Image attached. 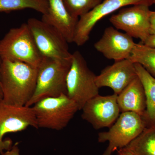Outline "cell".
Wrapping results in <instances>:
<instances>
[{"instance_id":"cb8c5ba5","label":"cell","mask_w":155,"mask_h":155,"mask_svg":"<svg viewBox=\"0 0 155 155\" xmlns=\"http://www.w3.org/2000/svg\"><path fill=\"white\" fill-rule=\"evenodd\" d=\"M17 143L12 147L10 150L7 151V152L11 155H19V150Z\"/></svg>"},{"instance_id":"e0dca14e","label":"cell","mask_w":155,"mask_h":155,"mask_svg":"<svg viewBox=\"0 0 155 155\" xmlns=\"http://www.w3.org/2000/svg\"><path fill=\"white\" fill-rule=\"evenodd\" d=\"M125 147L135 155H155V125L146 127Z\"/></svg>"},{"instance_id":"5b68a950","label":"cell","mask_w":155,"mask_h":155,"mask_svg":"<svg viewBox=\"0 0 155 155\" xmlns=\"http://www.w3.org/2000/svg\"><path fill=\"white\" fill-rule=\"evenodd\" d=\"M96 76L80 52L75 51L72 54L67 78V95L77 104L79 110L87 101L99 94Z\"/></svg>"},{"instance_id":"ffe728a7","label":"cell","mask_w":155,"mask_h":155,"mask_svg":"<svg viewBox=\"0 0 155 155\" xmlns=\"http://www.w3.org/2000/svg\"><path fill=\"white\" fill-rule=\"evenodd\" d=\"M103 0H63L69 14L74 18L79 19L92 11Z\"/></svg>"},{"instance_id":"7c38bea8","label":"cell","mask_w":155,"mask_h":155,"mask_svg":"<svg viewBox=\"0 0 155 155\" xmlns=\"http://www.w3.org/2000/svg\"><path fill=\"white\" fill-rule=\"evenodd\" d=\"M135 44L133 38L127 34L110 26L105 29L94 47L106 58L115 62L128 59Z\"/></svg>"},{"instance_id":"6da1fadb","label":"cell","mask_w":155,"mask_h":155,"mask_svg":"<svg viewBox=\"0 0 155 155\" xmlns=\"http://www.w3.org/2000/svg\"><path fill=\"white\" fill-rule=\"evenodd\" d=\"M38 68L19 61L2 60L0 83L3 101L17 107L25 106L35 92Z\"/></svg>"},{"instance_id":"603a6c76","label":"cell","mask_w":155,"mask_h":155,"mask_svg":"<svg viewBox=\"0 0 155 155\" xmlns=\"http://www.w3.org/2000/svg\"><path fill=\"white\" fill-rule=\"evenodd\" d=\"M118 155H135L126 147L122 148L117 150Z\"/></svg>"},{"instance_id":"d4e9b609","label":"cell","mask_w":155,"mask_h":155,"mask_svg":"<svg viewBox=\"0 0 155 155\" xmlns=\"http://www.w3.org/2000/svg\"><path fill=\"white\" fill-rule=\"evenodd\" d=\"M2 87H1V83H0V99H2Z\"/></svg>"},{"instance_id":"d6986e66","label":"cell","mask_w":155,"mask_h":155,"mask_svg":"<svg viewBox=\"0 0 155 155\" xmlns=\"http://www.w3.org/2000/svg\"><path fill=\"white\" fill-rule=\"evenodd\" d=\"M48 8V0H0V13L29 8L45 15Z\"/></svg>"},{"instance_id":"2e32d148","label":"cell","mask_w":155,"mask_h":155,"mask_svg":"<svg viewBox=\"0 0 155 155\" xmlns=\"http://www.w3.org/2000/svg\"><path fill=\"white\" fill-rule=\"evenodd\" d=\"M137 74L144 88L146 110L143 118L147 127L155 125V78L140 64L134 63Z\"/></svg>"},{"instance_id":"ba28073f","label":"cell","mask_w":155,"mask_h":155,"mask_svg":"<svg viewBox=\"0 0 155 155\" xmlns=\"http://www.w3.org/2000/svg\"><path fill=\"white\" fill-rule=\"evenodd\" d=\"M38 129L35 114L32 107H17L5 104L0 99V153L12 148L11 139L3 140L8 133H16L28 127Z\"/></svg>"},{"instance_id":"9a60e30c","label":"cell","mask_w":155,"mask_h":155,"mask_svg":"<svg viewBox=\"0 0 155 155\" xmlns=\"http://www.w3.org/2000/svg\"><path fill=\"white\" fill-rule=\"evenodd\" d=\"M120 112H131L144 116L146 99L144 88L137 76L120 93L117 95Z\"/></svg>"},{"instance_id":"7a4b0ae2","label":"cell","mask_w":155,"mask_h":155,"mask_svg":"<svg viewBox=\"0 0 155 155\" xmlns=\"http://www.w3.org/2000/svg\"><path fill=\"white\" fill-rule=\"evenodd\" d=\"M72 60H61L44 56L38 67L35 92L25 106L32 107L45 98L67 94V78Z\"/></svg>"},{"instance_id":"52a82bcc","label":"cell","mask_w":155,"mask_h":155,"mask_svg":"<svg viewBox=\"0 0 155 155\" xmlns=\"http://www.w3.org/2000/svg\"><path fill=\"white\" fill-rule=\"evenodd\" d=\"M27 23L43 56L61 60L72 59L68 42L58 28L36 18H30Z\"/></svg>"},{"instance_id":"44dd1931","label":"cell","mask_w":155,"mask_h":155,"mask_svg":"<svg viewBox=\"0 0 155 155\" xmlns=\"http://www.w3.org/2000/svg\"><path fill=\"white\" fill-rule=\"evenodd\" d=\"M150 35H155V11H151L150 16Z\"/></svg>"},{"instance_id":"ac0fdd59","label":"cell","mask_w":155,"mask_h":155,"mask_svg":"<svg viewBox=\"0 0 155 155\" xmlns=\"http://www.w3.org/2000/svg\"><path fill=\"white\" fill-rule=\"evenodd\" d=\"M128 59L133 63L141 65L155 78V48L136 43Z\"/></svg>"},{"instance_id":"277c9868","label":"cell","mask_w":155,"mask_h":155,"mask_svg":"<svg viewBox=\"0 0 155 155\" xmlns=\"http://www.w3.org/2000/svg\"><path fill=\"white\" fill-rule=\"evenodd\" d=\"M39 128L60 130L69 124L79 108L67 94L43 99L32 106Z\"/></svg>"},{"instance_id":"8fae6325","label":"cell","mask_w":155,"mask_h":155,"mask_svg":"<svg viewBox=\"0 0 155 155\" xmlns=\"http://www.w3.org/2000/svg\"><path fill=\"white\" fill-rule=\"evenodd\" d=\"M117 95L101 96L89 100L82 107L81 118L95 129L110 127L120 114Z\"/></svg>"},{"instance_id":"f1b7e54d","label":"cell","mask_w":155,"mask_h":155,"mask_svg":"<svg viewBox=\"0 0 155 155\" xmlns=\"http://www.w3.org/2000/svg\"><path fill=\"white\" fill-rule=\"evenodd\" d=\"M0 155H3V154H2L0 153Z\"/></svg>"},{"instance_id":"7402d4cb","label":"cell","mask_w":155,"mask_h":155,"mask_svg":"<svg viewBox=\"0 0 155 155\" xmlns=\"http://www.w3.org/2000/svg\"><path fill=\"white\" fill-rule=\"evenodd\" d=\"M143 44L155 48V35H150Z\"/></svg>"},{"instance_id":"8992f818","label":"cell","mask_w":155,"mask_h":155,"mask_svg":"<svg viewBox=\"0 0 155 155\" xmlns=\"http://www.w3.org/2000/svg\"><path fill=\"white\" fill-rule=\"evenodd\" d=\"M147 127L143 117L136 113L123 112L107 131L98 135L99 143L109 142L103 155H112L115 151L125 147Z\"/></svg>"},{"instance_id":"3957f363","label":"cell","mask_w":155,"mask_h":155,"mask_svg":"<svg viewBox=\"0 0 155 155\" xmlns=\"http://www.w3.org/2000/svg\"><path fill=\"white\" fill-rule=\"evenodd\" d=\"M43 58L27 23L11 28L0 40L2 61H19L38 68Z\"/></svg>"},{"instance_id":"484cf974","label":"cell","mask_w":155,"mask_h":155,"mask_svg":"<svg viewBox=\"0 0 155 155\" xmlns=\"http://www.w3.org/2000/svg\"><path fill=\"white\" fill-rule=\"evenodd\" d=\"M3 155H11L10 154H9V153H8L6 152V153H4L3 154Z\"/></svg>"},{"instance_id":"4316f807","label":"cell","mask_w":155,"mask_h":155,"mask_svg":"<svg viewBox=\"0 0 155 155\" xmlns=\"http://www.w3.org/2000/svg\"><path fill=\"white\" fill-rule=\"evenodd\" d=\"M153 4H154V5H155V0H154Z\"/></svg>"},{"instance_id":"4fadbf2b","label":"cell","mask_w":155,"mask_h":155,"mask_svg":"<svg viewBox=\"0 0 155 155\" xmlns=\"http://www.w3.org/2000/svg\"><path fill=\"white\" fill-rule=\"evenodd\" d=\"M134 64L129 59L115 61L103 69L97 75L96 82L99 88L107 87L118 95L137 77Z\"/></svg>"},{"instance_id":"9c48e42d","label":"cell","mask_w":155,"mask_h":155,"mask_svg":"<svg viewBox=\"0 0 155 155\" xmlns=\"http://www.w3.org/2000/svg\"><path fill=\"white\" fill-rule=\"evenodd\" d=\"M154 0H103L95 8L78 19L75 28L73 42L78 46L88 41L93 28L100 20L123 7L134 5L148 6L153 4Z\"/></svg>"},{"instance_id":"83f0119b","label":"cell","mask_w":155,"mask_h":155,"mask_svg":"<svg viewBox=\"0 0 155 155\" xmlns=\"http://www.w3.org/2000/svg\"><path fill=\"white\" fill-rule=\"evenodd\" d=\"M1 62H2V60H1V59H0V64H1Z\"/></svg>"},{"instance_id":"30bf717a","label":"cell","mask_w":155,"mask_h":155,"mask_svg":"<svg viewBox=\"0 0 155 155\" xmlns=\"http://www.w3.org/2000/svg\"><path fill=\"white\" fill-rule=\"evenodd\" d=\"M149 7L137 5L122 8L117 14L112 15L109 20L116 29L123 31L132 38L140 39L141 43L144 44L150 35L151 11Z\"/></svg>"},{"instance_id":"5bb4252c","label":"cell","mask_w":155,"mask_h":155,"mask_svg":"<svg viewBox=\"0 0 155 155\" xmlns=\"http://www.w3.org/2000/svg\"><path fill=\"white\" fill-rule=\"evenodd\" d=\"M47 13L43 15L41 20L53 25L63 34L68 43L73 42L74 33L78 22L67 11L63 0H48Z\"/></svg>"}]
</instances>
